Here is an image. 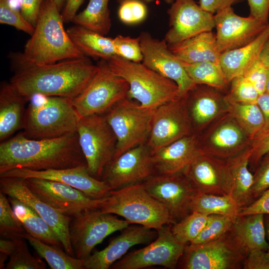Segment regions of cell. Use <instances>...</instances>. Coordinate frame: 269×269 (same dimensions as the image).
Here are the masks:
<instances>
[{
	"label": "cell",
	"instance_id": "cell-1",
	"mask_svg": "<svg viewBox=\"0 0 269 269\" xmlns=\"http://www.w3.org/2000/svg\"><path fill=\"white\" fill-rule=\"evenodd\" d=\"M9 58L13 73L9 83L28 102L36 94L73 99L98 70L87 56L46 64L34 63L20 52L11 53Z\"/></svg>",
	"mask_w": 269,
	"mask_h": 269
},
{
	"label": "cell",
	"instance_id": "cell-2",
	"mask_svg": "<svg viewBox=\"0 0 269 269\" xmlns=\"http://www.w3.org/2000/svg\"><path fill=\"white\" fill-rule=\"evenodd\" d=\"M81 165H86V162L77 133L55 138L32 139L21 132L0 143V174L20 168L42 170Z\"/></svg>",
	"mask_w": 269,
	"mask_h": 269
},
{
	"label": "cell",
	"instance_id": "cell-3",
	"mask_svg": "<svg viewBox=\"0 0 269 269\" xmlns=\"http://www.w3.org/2000/svg\"><path fill=\"white\" fill-rule=\"evenodd\" d=\"M60 10L52 0H44L33 33L27 40L23 56L38 64H46L85 56L73 43Z\"/></svg>",
	"mask_w": 269,
	"mask_h": 269
},
{
	"label": "cell",
	"instance_id": "cell-4",
	"mask_svg": "<svg viewBox=\"0 0 269 269\" xmlns=\"http://www.w3.org/2000/svg\"><path fill=\"white\" fill-rule=\"evenodd\" d=\"M70 98L40 94L31 97L22 132L28 138L52 139L77 133L80 117Z\"/></svg>",
	"mask_w": 269,
	"mask_h": 269
},
{
	"label": "cell",
	"instance_id": "cell-5",
	"mask_svg": "<svg viewBox=\"0 0 269 269\" xmlns=\"http://www.w3.org/2000/svg\"><path fill=\"white\" fill-rule=\"evenodd\" d=\"M100 210L120 216L130 224L156 231L177 222L166 208L148 193L142 182L111 190Z\"/></svg>",
	"mask_w": 269,
	"mask_h": 269
},
{
	"label": "cell",
	"instance_id": "cell-6",
	"mask_svg": "<svg viewBox=\"0 0 269 269\" xmlns=\"http://www.w3.org/2000/svg\"><path fill=\"white\" fill-rule=\"evenodd\" d=\"M107 61L111 70L128 82V98L135 100L143 107L156 108L182 96L174 81L142 63L131 61L119 56H115Z\"/></svg>",
	"mask_w": 269,
	"mask_h": 269
},
{
	"label": "cell",
	"instance_id": "cell-7",
	"mask_svg": "<svg viewBox=\"0 0 269 269\" xmlns=\"http://www.w3.org/2000/svg\"><path fill=\"white\" fill-rule=\"evenodd\" d=\"M156 108L143 107L127 98L103 114L117 137L114 158L146 142Z\"/></svg>",
	"mask_w": 269,
	"mask_h": 269
},
{
	"label": "cell",
	"instance_id": "cell-8",
	"mask_svg": "<svg viewBox=\"0 0 269 269\" xmlns=\"http://www.w3.org/2000/svg\"><path fill=\"white\" fill-rule=\"evenodd\" d=\"M77 134L88 172L100 179L106 166L114 158L117 140L104 114L81 117Z\"/></svg>",
	"mask_w": 269,
	"mask_h": 269
},
{
	"label": "cell",
	"instance_id": "cell-9",
	"mask_svg": "<svg viewBox=\"0 0 269 269\" xmlns=\"http://www.w3.org/2000/svg\"><path fill=\"white\" fill-rule=\"evenodd\" d=\"M97 65V72L91 82L72 100L80 118L93 114H103L128 96V82L111 70L107 61L99 60Z\"/></svg>",
	"mask_w": 269,
	"mask_h": 269
},
{
	"label": "cell",
	"instance_id": "cell-10",
	"mask_svg": "<svg viewBox=\"0 0 269 269\" xmlns=\"http://www.w3.org/2000/svg\"><path fill=\"white\" fill-rule=\"evenodd\" d=\"M130 225L125 219L100 209L90 210L72 218L69 234L75 257L84 260L107 237Z\"/></svg>",
	"mask_w": 269,
	"mask_h": 269
},
{
	"label": "cell",
	"instance_id": "cell-11",
	"mask_svg": "<svg viewBox=\"0 0 269 269\" xmlns=\"http://www.w3.org/2000/svg\"><path fill=\"white\" fill-rule=\"evenodd\" d=\"M246 257L229 231L214 241L186 244L177 267L183 269H241Z\"/></svg>",
	"mask_w": 269,
	"mask_h": 269
},
{
	"label": "cell",
	"instance_id": "cell-12",
	"mask_svg": "<svg viewBox=\"0 0 269 269\" xmlns=\"http://www.w3.org/2000/svg\"><path fill=\"white\" fill-rule=\"evenodd\" d=\"M194 133L185 94L156 108L146 143L152 153Z\"/></svg>",
	"mask_w": 269,
	"mask_h": 269
},
{
	"label": "cell",
	"instance_id": "cell-13",
	"mask_svg": "<svg viewBox=\"0 0 269 269\" xmlns=\"http://www.w3.org/2000/svg\"><path fill=\"white\" fill-rule=\"evenodd\" d=\"M171 225L157 230V236L154 241L143 248L128 253L110 269H141L154 266L176 268L186 245L175 239L171 231Z\"/></svg>",
	"mask_w": 269,
	"mask_h": 269
},
{
	"label": "cell",
	"instance_id": "cell-14",
	"mask_svg": "<svg viewBox=\"0 0 269 269\" xmlns=\"http://www.w3.org/2000/svg\"><path fill=\"white\" fill-rule=\"evenodd\" d=\"M142 183L148 193L166 208L176 222L191 213L192 201L199 193L182 172L154 174Z\"/></svg>",
	"mask_w": 269,
	"mask_h": 269
},
{
	"label": "cell",
	"instance_id": "cell-15",
	"mask_svg": "<svg viewBox=\"0 0 269 269\" xmlns=\"http://www.w3.org/2000/svg\"><path fill=\"white\" fill-rule=\"evenodd\" d=\"M25 181L28 188L39 198L71 218L90 210L100 209L105 198H93L75 188L55 181L37 178H28Z\"/></svg>",
	"mask_w": 269,
	"mask_h": 269
},
{
	"label": "cell",
	"instance_id": "cell-16",
	"mask_svg": "<svg viewBox=\"0 0 269 269\" xmlns=\"http://www.w3.org/2000/svg\"><path fill=\"white\" fill-rule=\"evenodd\" d=\"M198 135L204 153L224 160L245 150L251 140L229 112L216 119Z\"/></svg>",
	"mask_w": 269,
	"mask_h": 269
},
{
	"label": "cell",
	"instance_id": "cell-17",
	"mask_svg": "<svg viewBox=\"0 0 269 269\" xmlns=\"http://www.w3.org/2000/svg\"><path fill=\"white\" fill-rule=\"evenodd\" d=\"M154 174L151 151L145 143L114 158L104 169L100 180L113 190L142 183Z\"/></svg>",
	"mask_w": 269,
	"mask_h": 269
},
{
	"label": "cell",
	"instance_id": "cell-18",
	"mask_svg": "<svg viewBox=\"0 0 269 269\" xmlns=\"http://www.w3.org/2000/svg\"><path fill=\"white\" fill-rule=\"evenodd\" d=\"M0 191L35 210L55 232L65 252L71 256H75L69 234L71 217L59 212L39 198L28 188L24 178L0 177Z\"/></svg>",
	"mask_w": 269,
	"mask_h": 269
},
{
	"label": "cell",
	"instance_id": "cell-19",
	"mask_svg": "<svg viewBox=\"0 0 269 269\" xmlns=\"http://www.w3.org/2000/svg\"><path fill=\"white\" fill-rule=\"evenodd\" d=\"M139 37L143 65L174 81L182 95L196 86L164 39L154 38L146 31L142 32Z\"/></svg>",
	"mask_w": 269,
	"mask_h": 269
},
{
	"label": "cell",
	"instance_id": "cell-20",
	"mask_svg": "<svg viewBox=\"0 0 269 269\" xmlns=\"http://www.w3.org/2000/svg\"><path fill=\"white\" fill-rule=\"evenodd\" d=\"M167 13L169 29L164 39L168 45L215 28L214 14L204 10L194 0H175Z\"/></svg>",
	"mask_w": 269,
	"mask_h": 269
},
{
	"label": "cell",
	"instance_id": "cell-21",
	"mask_svg": "<svg viewBox=\"0 0 269 269\" xmlns=\"http://www.w3.org/2000/svg\"><path fill=\"white\" fill-rule=\"evenodd\" d=\"M217 47L220 53L245 46L255 39L268 23L251 16L237 15L231 6L214 14Z\"/></svg>",
	"mask_w": 269,
	"mask_h": 269
},
{
	"label": "cell",
	"instance_id": "cell-22",
	"mask_svg": "<svg viewBox=\"0 0 269 269\" xmlns=\"http://www.w3.org/2000/svg\"><path fill=\"white\" fill-rule=\"evenodd\" d=\"M0 177L37 178L55 181L75 188L95 199L106 198L111 191L104 181L90 175L86 165L42 170L16 168L0 174Z\"/></svg>",
	"mask_w": 269,
	"mask_h": 269
},
{
	"label": "cell",
	"instance_id": "cell-23",
	"mask_svg": "<svg viewBox=\"0 0 269 269\" xmlns=\"http://www.w3.org/2000/svg\"><path fill=\"white\" fill-rule=\"evenodd\" d=\"M222 92L207 85H196L186 94L195 133L199 134L216 119L229 112L228 99Z\"/></svg>",
	"mask_w": 269,
	"mask_h": 269
},
{
	"label": "cell",
	"instance_id": "cell-24",
	"mask_svg": "<svg viewBox=\"0 0 269 269\" xmlns=\"http://www.w3.org/2000/svg\"><path fill=\"white\" fill-rule=\"evenodd\" d=\"M121 231L106 248L84 260L85 269H109L132 247L148 244L157 236L156 230L139 225H130Z\"/></svg>",
	"mask_w": 269,
	"mask_h": 269
},
{
	"label": "cell",
	"instance_id": "cell-25",
	"mask_svg": "<svg viewBox=\"0 0 269 269\" xmlns=\"http://www.w3.org/2000/svg\"><path fill=\"white\" fill-rule=\"evenodd\" d=\"M182 172L199 193L227 194L226 160L203 153Z\"/></svg>",
	"mask_w": 269,
	"mask_h": 269
},
{
	"label": "cell",
	"instance_id": "cell-26",
	"mask_svg": "<svg viewBox=\"0 0 269 269\" xmlns=\"http://www.w3.org/2000/svg\"><path fill=\"white\" fill-rule=\"evenodd\" d=\"M198 134L194 133L152 153L155 174L182 172L197 156L203 153Z\"/></svg>",
	"mask_w": 269,
	"mask_h": 269
},
{
	"label": "cell",
	"instance_id": "cell-27",
	"mask_svg": "<svg viewBox=\"0 0 269 269\" xmlns=\"http://www.w3.org/2000/svg\"><path fill=\"white\" fill-rule=\"evenodd\" d=\"M250 145L237 155L226 160L227 194L241 207L252 202L251 192L254 176L249 169Z\"/></svg>",
	"mask_w": 269,
	"mask_h": 269
},
{
	"label": "cell",
	"instance_id": "cell-28",
	"mask_svg": "<svg viewBox=\"0 0 269 269\" xmlns=\"http://www.w3.org/2000/svg\"><path fill=\"white\" fill-rule=\"evenodd\" d=\"M269 36V21L265 29L253 40L240 48L221 53L220 64L227 81L243 75L258 59Z\"/></svg>",
	"mask_w": 269,
	"mask_h": 269
},
{
	"label": "cell",
	"instance_id": "cell-29",
	"mask_svg": "<svg viewBox=\"0 0 269 269\" xmlns=\"http://www.w3.org/2000/svg\"><path fill=\"white\" fill-rule=\"evenodd\" d=\"M230 234L238 247L247 256L252 251H268L264 215L254 214L236 216Z\"/></svg>",
	"mask_w": 269,
	"mask_h": 269
},
{
	"label": "cell",
	"instance_id": "cell-30",
	"mask_svg": "<svg viewBox=\"0 0 269 269\" xmlns=\"http://www.w3.org/2000/svg\"><path fill=\"white\" fill-rule=\"evenodd\" d=\"M28 101L9 82H3L0 89V140H6L22 129Z\"/></svg>",
	"mask_w": 269,
	"mask_h": 269
},
{
	"label": "cell",
	"instance_id": "cell-31",
	"mask_svg": "<svg viewBox=\"0 0 269 269\" xmlns=\"http://www.w3.org/2000/svg\"><path fill=\"white\" fill-rule=\"evenodd\" d=\"M181 61L188 63L204 61L219 62L221 53L218 51L216 34L206 31L177 44L168 45Z\"/></svg>",
	"mask_w": 269,
	"mask_h": 269
},
{
	"label": "cell",
	"instance_id": "cell-32",
	"mask_svg": "<svg viewBox=\"0 0 269 269\" xmlns=\"http://www.w3.org/2000/svg\"><path fill=\"white\" fill-rule=\"evenodd\" d=\"M66 30L73 43L85 56L106 61L117 56L113 38L76 24Z\"/></svg>",
	"mask_w": 269,
	"mask_h": 269
},
{
	"label": "cell",
	"instance_id": "cell-33",
	"mask_svg": "<svg viewBox=\"0 0 269 269\" xmlns=\"http://www.w3.org/2000/svg\"><path fill=\"white\" fill-rule=\"evenodd\" d=\"M12 209L26 232L51 246L63 248L55 232L32 208L17 199L8 197Z\"/></svg>",
	"mask_w": 269,
	"mask_h": 269
},
{
	"label": "cell",
	"instance_id": "cell-34",
	"mask_svg": "<svg viewBox=\"0 0 269 269\" xmlns=\"http://www.w3.org/2000/svg\"><path fill=\"white\" fill-rule=\"evenodd\" d=\"M109 0H89L87 7L77 13L72 22L103 35L110 31L112 22Z\"/></svg>",
	"mask_w": 269,
	"mask_h": 269
},
{
	"label": "cell",
	"instance_id": "cell-35",
	"mask_svg": "<svg viewBox=\"0 0 269 269\" xmlns=\"http://www.w3.org/2000/svg\"><path fill=\"white\" fill-rule=\"evenodd\" d=\"M21 237L29 243L51 269H85L84 260L69 255L60 248L47 244L26 232Z\"/></svg>",
	"mask_w": 269,
	"mask_h": 269
},
{
	"label": "cell",
	"instance_id": "cell-36",
	"mask_svg": "<svg viewBox=\"0 0 269 269\" xmlns=\"http://www.w3.org/2000/svg\"><path fill=\"white\" fill-rule=\"evenodd\" d=\"M241 208L228 194L198 193L192 201L191 212H198L207 216L219 214L236 217L239 215Z\"/></svg>",
	"mask_w": 269,
	"mask_h": 269
},
{
	"label": "cell",
	"instance_id": "cell-37",
	"mask_svg": "<svg viewBox=\"0 0 269 269\" xmlns=\"http://www.w3.org/2000/svg\"><path fill=\"white\" fill-rule=\"evenodd\" d=\"M181 62L188 75L196 85H207L223 91L229 83L219 62Z\"/></svg>",
	"mask_w": 269,
	"mask_h": 269
},
{
	"label": "cell",
	"instance_id": "cell-38",
	"mask_svg": "<svg viewBox=\"0 0 269 269\" xmlns=\"http://www.w3.org/2000/svg\"><path fill=\"white\" fill-rule=\"evenodd\" d=\"M228 101L229 112L250 139L263 130L264 118L257 103H241L229 99Z\"/></svg>",
	"mask_w": 269,
	"mask_h": 269
},
{
	"label": "cell",
	"instance_id": "cell-39",
	"mask_svg": "<svg viewBox=\"0 0 269 269\" xmlns=\"http://www.w3.org/2000/svg\"><path fill=\"white\" fill-rule=\"evenodd\" d=\"M208 216L193 211L180 221L170 226L171 231L175 239L186 245L197 237L205 227Z\"/></svg>",
	"mask_w": 269,
	"mask_h": 269
},
{
	"label": "cell",
	"instance_id": "cell-40",
	"mask_svg": "<svg viewBox=\"0 0 269 269\" xmlns=\"http://www.w3.org/2000/svg\"><path fill=\"white\" fill-rule=\"evenodd\" d=\"M12 238L14 240L15 247L8 258L6 269H46V265L40 258L30 253L24 238L19 237Z\"/></svg>",
	"mask_w": 269,
	"mask_h": 269
},
{
	"label": "cell",
	"instance_id": "cell-41",
	"mask_svg": "<svg viewBox=\"0 0 269 269\" xmlns=\"http://www.w3.org/2000/svg\"><path fill=\"white\" fill-rule=\"evenodd\" d=\"M235 217L219 214L208 215L201 232L189 244H202L220 238L230 231Z\"/></svg>",
	"mask_w": 269,
	"mask_h": 269
},
{
	"label": "cell",
	"instance_id": "cell-42",
	"mask_svg": "<svg viewBox=\"0 0 269 269\" xmlns=\"http://www.w3.org/2000/svg\"><path fill=\"white\" fill-rule=\"evenodd\" d=\"M0 191V234L5 238L19 237L26 232L15 214L8 198Z\"/></svg>",
	"mask_w": 269,
	"mask_h": 269
},
{
	"label": "cell",
	"instance_id": "cell-43",
	"mask_svg": "<svg viewBox=\"0 0 269 269\" xmlns=\"http://www.w3.org/2000/svg\"><path fill=\"white\" fill-rule=\"evenodd\" d=\"M230 83V89L226 94L228 99L241 103H257L260 94L244 76H237Z\"/></svg>",
	"mask_w": 269,
	"mask_h": 269
},
{
	"label": "cell",
	"instance_id": "cell-44",
	"mask_svg": "<svg viewBox=\"0 0 269 269\" xmlns=\"http://www.w3.org/2000/svg\"><path fill=\"white\" fill-rule=\"evenodd\" d=\"M113 42L117 56L134 62L142 61L139 36L134 38L118 35L113 38Z\"/></svg>",
	"mask_w": 269,
	"mask_h": 269
},
{
	"label": "cell",
	"instance_id": "cell-45",
	"mask_svg": "<svg viewBox=\"0 0 269 269\" xmlns=\"http://www.w3.org/2000/svg\"><path fill=\"white\" fill-rule=\"evenodd\" d=\"M118 14L120 20L124 23L135 24L145 19L147 8L142 0H125L120 3Z\"/></svg>",
	"mask_w": 269,
	"mask_h": 269
},
{
	"label": "cell",
	"instance_id": "cell-46",
	"mask_svg": "<svg viewBox=\"0 0 269 269\" xmlns=\"http://www.w3.org/2000/svg\"><path fill=\"white\" fill-rule=\"evenodd\" d=\"M0 23L12 26L30 35L34 30V27L24 18L20 10L11 8L7 0H0Z\"/></svg>",
	"mask_w": 269,
	"mask_h": 269
},
{
	"label": "cell",
	"instance_id": "cell-47",
	"mask_svg": "<svg viewBox=\"0 0 269 269\" xmlns=\"http://www.w3.org/2000/svg\"><path fill=\"white\" fill-rule=\"evenodd\" d=\"M253 176L251 192L252 202L269 188V152L261 158Z\"/></svg>",
	"mask_w": 269,
	"mask_h": 269
},
{
	"label": "cell",
	"instance_id": "cell-48",
	"mask_svg": "<svg viewBox=\"0 0 269 269\" xmlns=\"http://www.w3.org/2000/svg\"><path fill=\"white\" fill-rule=\"evenodd\" d=\"M249 165L256 169L261 158L269 152V129L262 130L251 139Z\"/></svg>",
	"mask_w": 269,
	"mask_h": 269
},
{
	"label": "cell",
	"instance_id": "cell-49",
	"mask_svg": "<svg viewBox=\"0 0 269 269\" xmlns=\"http://www.w3.org/2000/svg\"><path fill=\"white\" fill-rule=\"evenodd\" d=\"M243 76L253 85L260 95L266 92L267 68L259 59L245 71Z\"/></svg>",
	"mask_w": 269,
	"mask_h": 269
},
{
	"label": "cell",
	"instance_id": "cell-50",
	"mask_svg": "<svg viewBox=\"0 0 269 269\" xmlns=\"http://www.w3.org/2000/svg\"><path fill=\"white\" fill-rule=\"evenodd\" d=\"M244 269H269V253L264 250H256L250 252L245 258Z\"/></svg>",
	"mask_w": 269,
	"mask_h": 269
},
{
	"label": "cell",
	"instance_id": "cell-51",
	"mask_svg": "<svg viewBox=\"0 0 269 269\" xmlns=\"http://www.w3.org/2000/svg\"><path fill=\"white\" fill-rule=\"evenodd\" d=\"M254 214L269 215V188L250 204L241 207L238 215Z\"/></svg>",
	"mask_w": 269,
	"mask_h": 269
},
{
	"label": "cell",
	"instance_id": "cell-52",
	"mask_svg": "<svg viewBox=\"0 0 269 269\" xmlns=\"http://www.w3.org/2000/svg\"><path fill=\"white\" fill-rule=\"evenodd\" d=\"M20 12L24 18L35 26L44 0H21Z\"/></svg>",
	"mask_w": 269,
	"mask_h": 269
},
{
	"label": "cell",
	"instance_id": "cell-53",
	"mask_svg": "<svg viewBox=\"0 0 269 269\" xmlns=\"http://www.w3.org/2000/svg\"><path fill=\"white\" fill-rule=\"evenodd\" d=\"M250 16L265 23L269 22V0H247Z\"/></svg>",
	"mask_w": 269,
	"mask_h": 269
},
{
	"label": "cell",
	"instance_id": "cell-54",
	"mask_svg": "<svg viewBox=\"0 0 269 269\" xmlns=\"http://www.w3.org/2000/svg\"><path fill=\"white\" fill-rule=\"evenodd\" d=\"M240 0H199V5L204 10L214 14L221 9L231 5Z\"/></svg>",
	"mask_w": 269,
	"mask_h": 269
},
{
	"label": "cell",
	"instance_id": "cell-55",
	"mask_svg": "<svg viewBox=\"0 0 269 269\" xmlns=\"http://www.w3.org/2000/svg\"><path fill=\"white\" fill-rule=\"evenodd\" d=\"M84 0H66L62 17L64 22H72Z\"/></svg>",
	"mask_w": 269,
	"mask_h": 269
},
{
	"label": "cell",
	"instance_id": "cell-56",
	"mask_svg": "<svg viewBox=\"0 0 269 269\" xmlns=\"http://www.w3.org/2000/svg\"><path fill=\"white\" fill-rule=\"evenodd\" d=\"M257 104L264 118L265 124L263 130L269 129V94L265 92L260 95Z\"/></svg>",
	"mask_w": 269,
	"mask_h": 269
},
{
	"label": "cell",
	"instance_id": "cell-57",
	"mask_svg": "<svg viewBox=\"0 0 269 269\" xmlns=\"http://www.w3.org/2000/svg\"><path fill=\"white\" fill-rule=\"evenodd\" d=\"M15 247V242L13 238L0 239V253L3 254L9 257Z\"/></svg>",
	"mask_w": 269,
	"mask_h": 269
},
{
	"label": "cell",
	"instance_id": "cell-58",
	"mask_svg": "<svg viewBox=\"0 0 269 269\" xmlns=\"http://www.w3.org/2000/svg\"><path fill=\"white\" fill-rule=\"evenodd\" d=\"M259 59L267 68H269V36L263 46Z\"/></svg>",
	"mask_w": 269,
	"mask_h": 269
},
{
	"label": "cell",
	"instance_id": "cell-59",
	"mask_svg": "<svg viewBox=\"0 0 269 269\" xmlns=\"http://www.w3.org/2000/svg\"><path fill=\"white\" fill-rule=\"evenodd\" d=\"M264 220L266 232V237L268 241V243L269 246L268 251L269 253V215H264Z\"/></svg>",
	"mask_w": 269,
	"mask_h": 269
},
{
	"label": "cell",
	"instance_id": "cell-60",
	"mask_svg": "<svg viewBox=\"0 0 269 269\" xmlns=\"http://www.w3.org/2000/svg\"><path fill=\"white\" fill-rule=\"evenodd\" d=\"M57 5L59 9L60 10L64 4L65 3L66 0H52Z\"/></svg>",
	"mask_w": 269,
	"mask_h": 269
},
{
	"label": "cell",
	"instance_id": "cell-61",
	"mask_svg": "<svg viewBox=\"0 0 269 269\" xmlns=\"http://www.w3.org/2000/svg\"><path fill=\"white\" fill-rule=\"evenodd\" d=\"M266 92L269 94V68H267V78L266 82Z\"/></svg>",
	"mask_w": 269,
	"mask_h": 269
},
{
	"label": "cell",
	"instance_id": "cell-62",
	"mask_svg": "<svg viewBox=\"0 0 269 269\" xmlns=\"http://www.w3.org/2000/svg\"><path fill=\"white\" fill-rule=\"evenodd\" d=\"M142 0L145 3H149V2H152L154 0ZM164 0L167 3L171 4L173 2V1L175 0Z\"/></svg>",
	"mask_w": 269,
	"mask_h": 269
},
{
	"label": "cell",
	"instance_id": "cell-63",
	"mask_svg": "<svg viewBox=\"0 0 269 269\" xmlns=\"http://www.w3.org/2000/svg\"><path fill=\"white\" fill-rule=\"evenodd\" d=\"M116 0L120 4L121 3H122L123 1L125 0Z\"/></svg>",
	"mask_w": 269,
	"mask_h": 269
}]
</instances>
